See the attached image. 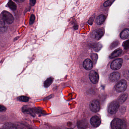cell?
<instances>
[{"instance_id":"6da1fadb","label":"cell","mask_w":129,"mask_h":129,"mask_svg":"<svg viewBox=\"0 0 129 129\" xmlns=\"http://www.w3.org/2000/svg\"><path fill=\"white\" fill-rule=\"evenodd\" d=\"M1 18L6 23L11 24L14 21V18L11 13L7 11H4L1 14Z\"/></svg>"},{"instance_id":"7a4b0ae2","label":"cell","mask_w":129,"mask_h":129,"mask_svg":"<svg viewBox=\"0 0 129 129\" xmlns=\"http://www.w3.org/2000/svg\"><path fill=\"white\" fill-rule=\"evenodd\" d=\"M105 30L103 28H99L94 30L91 34V36L93 38L99 40L104 35Z\"/></svg>"},{"instance_id":"3957f363","label":"cell","mask_w":129,"mask_h":129,"mask_svg":"<svg viewBox=\"0 0 129 129\" xmlns=\"http://www.w3.org/2000/svg\"><path fill=\"white\" fill-rule=\"evenodd\" d=\"M127 87V83L125 80H121L118 82L115 86L116 91L118 92H123L125 91Z\"/></svg>"},{"instance_id":"277c9868","label":"cell","mask_w":129,"mask_h":129,"mask_svg":"<svg viewBox=\"0 0 129 129\" xmlns=\"http://www.w3.org/2000/svg\"><path fill=\"white\" fill-rule=\"evenodd\" d=\"M120 106V103L118 101H113L109 105L108 108L109 112L112 114H115Z\"/></svg>"},{"instance_id":"5b68a950","label":"cell","mask_w":129,"mask_h":129,"mask_svg":"<svg viewBox=\"0 0 129 129\" xmlns=\"http://www.w3.org/2000/svg\"><path fill=\"white\" fill-rule=\"evenodd\" d=\"M89 108L92 111L95 112H98L100 108L99 101L97 100H94L91 101L90 103Z\"/></svg>"},{"instance_id":"8992f818","label":"cell","mask_w":129,"mask_h":129,"mask_svg":"<svg viewBox=\"0 0 129 129\" xmlns=\"http://www.w3.org/2000/svg\"><path fill=\"white\" fill-rule=\"evenodd\" d=\"M111 125L112 129H122L123 126V122L121 119L117 118H115L112 121Z\"/></svg>"},{"instance_id":"52a82bcc","label":"cell","mask_w":129,"mask_h":129,"mask_svg":"<svg viewBox=\"0 0 129 129\" xmlns=\"http://www.w3.org/2000/svg\"><path fill=\"white\" fill-rule=\"evenodd\" d=\"M122 58H118L115 59L112 62L111 68L113 70H117L121 68L123 63Z\"/></svg>"},{"instance_id":"ba28073f","label":"cell","mask_w":129,"mask_h":129,"mask_svg":"<svg viewBox=\"0 0 129 129\" xmlns=\"http://www.w3.org/2000/svg\"><path fill=\"white\" fill-rule=\"evenodd\" d=\"M90 80L93 84L97 83L99 80V75L98 73L95 71H92L89 75Z\"/></svg>"},{"instance_id":"9c48e42d","label":"cell","mask_w":129,"mask_h":129,"mask_svg":"<svg viewBox=\"0 0 129 129\" xmlns=\"http://www.w3.org/2000/svg\"><path fill=\"white\" fill-rule=\"evenodd\" d=\"M90 122L92 126L95 127H97L100 125L101 124V120L98 116H94L91 118Z\"/></svg>"},{"instance_id":"30bf717a","label":"cell","mask_w":129,"mask_h":129,"mask_svg":"<svg viewBox=\"0 0 129 129\" xmlns=\"http://www.w3.org/2000/svg\"><path fill=\"white\" fill-rule=\"evenodd\" d=\"M84 68L86 70H91L93 68V62L89 59H87L84 60L83 64Z\"/></svg>"},{"instance_id":"8fae6325","label":"cell","mask_w":129,"mask_h":129,"mask_svg":"<svg viewBox=\"0 0 129 129\" xmlns=\"http://www.w3.org/2000/svg\"><path fill=\"white\" fill-rule=\"evenodd\" d=\"M120 77V74L119 72H114L112 73L110 75V80L112 82H116L119 80Z\"/></svg>"},{"instance_id":"7c38bea8","label":"cell","mask_w":129,"mask_h":129,"mask_svg":"<svg viewBox=\"0 0 129 129\" xmlns=\"http://www.w3.org/2000/svg\"><path fill=\"white\" fill-rule=\"evenodd\" d=\"M120 37L123 40L128 39L129 37V30L128 28H126L123 30L120 34Z\"/></svg>"},{"instance_id":"4fadbf2b","label":"cell","mask_w":129,"mask_h":129,"mask_svg":"<svg viewBox=\"0 0 129 129\" xmlns=\"http://www.w3.org/2000/svg\"><path fill=\"white\" fill-rule=\"evenodd\" d=\"M122 50L121 49H118L115 50L109 56V58L111 59L114 58L119 56L122 53Z\"/></svg>"},{"instance_id":"5bb4252c","label":"cell","mask_w":129,"mask_h":129,"mask_svg":"<svg viewBox=\"0 0 129 129\" xmlns=\"http://www.w3.org/2000/svg\"><path fill=\"white\" fill-rule=\"evenodd\" d=\"M106 19V16L104 15H101L96 18V23L98 25L102 24L104 23Z\"/></svg>"},{"instance_id":"9a60e30c","label":"cell","mask_w":129,"mask_h":129,"mask_svg":"<svg viewBox=\"0 0 129 129\" xmlns=\"http://www.w3.org/2000/svg\"><path fill=\"white\" fill-rule=\"evenodd\" d=\"M128 95L127 93H124L121 95L118 99V102L120 104H122L127 99Z\"/></svg>"},{"instance_id":"2e32d148","label":"cell","mask_w":129,"mask_h":129,"mask_svg":"<svg viewBox=\"0 0 129 129\" xmlns=\"http://www.w3.org/2000/svg\"><path fill=\"white\" fill-rule=\"evenodd\" d=\"M7 27L6 25V22L2 18L0 19V30L5 31L7 30Z\"/></svg>"},{"instance_id":"e0dca14e","label":"cell","mask_w":129,"mask_h":129,"mask_svg":"<svg viewBox=\"0 0 129 129\" xmlns=\"http://www.w3.org/2000/svg\"><path fill=\"white\" fill-rule=\"evenodd\" d=\"M93 49L96 52L99 51L102 48V45L100 43L93 44L91 46Z\"/></svg>"},{"instance_id":"ac0fdd59","label":"cell","mask_w":129,"mask_h":129,"mask_svg":"<svg viewBox=\"0 0 129 129\" xmlns=\"http://www.w3.org/2000/svg\"><path fill=\"white\" fill-rule=\"evenodd\" d=\"M53 78L52 77L49 78L47 79L44 83V87H49L53 83Z\"/></svg>"},{"instance_id":"d6986e66","label":"cell","mask_w":129,"mask_h":129,"mask_svg":"<svg viewBox=\"0 0 129 129\" xmlns=\"http://www.w3.org/2000/svg\"><path fill=\"white\" fill-rule=\"evenodd\" d=\"M8 6L10 9L12 10H15L17 8L16 4L12 1H10L8 4Z\"/></svg>"},{"instance_id":"ffe728a7","label":"cell","mask_w":129,"mask_h":129,"mask_svg":"<svg viewBox=\"0 0 129 129\" xmlns=\"http://www.w3.org/2000/svg\"><path fill=\"white\" fill-rule=\"evenodd\" d=\"M18 100L21 102H27L29 100V98L27 96H21L18 98Z\"/></svg>"},{"instance_id":"44dd1931","label":"cell","mask_w":129,"mask_h":129,"mask_svg":"<svg viewBox=\"0 0 129 129\" xmlns=\"http://www.w3.org/2000/svg\"><path fill=\"white\" fill-rule=\"evenodd\" d=\"M4 128H16L17 127L13 124L11 123H7L4 125Z\"/></svg>"},{"instance_id":"7402d4cb","label":"cell","mask_w":129,"mask_h":129,"mask_svg":"<svg viewBox=\"0 0 129 129\" xmlns=\"http://www.w3.org/2000/svg\"><path fill=\"white\" fill-rule=\"evenodd\" d=\"M119 41H114L110 45L109 48H110V49H112L114 48H115V47H117L119 45Z\"/></svg>"},{"instance_id":"603a6c76","label":"cell","mask_w":129,"mask_h":129,"mask_svg":"<svg viewBox=\"0 0 129 129\" xmlns=\"http://www.w3.org/2000/svg\"><path fill=\"white\" fill-rule=\"evenodd\" d=\"M115 0H107V1H106L103 4V6L105 7H108L109 6L112 4L114 2Z\"/></svg>"},{"instance_id":"cb8c5ba5","label":"cell","mask_w":129,"mask_h":129,"mask_svg":"<svg viewBox=\"0 0 129 129\" xmlns=\"http://www.w3.org/2000/svg\"><path fill=\"white\" fill-rule=\"evenodd\" d=\"M91 58L93 62L95 64L98 59V55L96 53H92L91 55Z\"/></svg>"},{"instance_id":"d4e9b609","label":"cell","mask_w":129,"mask_h":129,"mask_svg":"<svg viewBox=\"0 0 129 129\" xmlns=\"http://www.w3.org/2000/svg\"><path fill=\"white\" fill-rule=\"evenodd\" d=\"M129 40L126 41H124L123 44V46L125 49H127L129 48Z\"/></svg>"},{"instance_id":"484cf974","label":"cell","mask_w":129,"mask_h":129,"mask_svg":"<svg viewBox=\"0 0 129 129\" xmlns=\"http://www.w3.org/2000/svg\"><path fill=\"white\" fill-rule=\"evenodd\" d=\"M35 20V17L34 15H32L31 16L30 19V24L32 25L34 24Z\"/></svg>"},{"instance_id":"4316f807","label":"cell","mask_w":129,"mask_h":129,"mask_svg":"<svg viewBox=\"0 0 129 129\" xmlns=\"http://www.w3.org/2000/svg\"><path fill=\"white\" fill-rule=\"evenodd\" d=\"M94 17H93V16H92L89 19V21H88V23L90 25H92L93 23V21H94Z\"/></svg>"},{"instance_id":"83f0119b","label":"cell","mask_w":129,"mask_h":129,"mask_svg":"<svg viewBox=\"0 0 129 129\" xmlns=\"http://www.w3.org/2000/svg\"><path fill=\"white\" fill-rule=\"evenodd\" d=\"M7 109L5 106H3L0 105V112L5 111Z\"/></svg>"},{"instance_id":"f1b7e54d","label":"cell","mask_w":129,"mask_h":129,"mask_svg":"<svg viewBox=\"0 0 129 129\" xmlns=\"http://www.w3.org/2000/svg\"><path fill=\"white\" fill-rule=\"evenodd\" d=\"M36 3V0H30V4L31 6H35Z\"/></svg>"},{"instance_id":"f546056e","label":"cell","mask_w":129,"mask_h":129,"mask_svg":"<svg viewBox=\"0 0 129 129\" xmlns=\"http://www.w3.org/2000/svg\"><path fill=\"white\" fill-rule=\"evenodd\" d=\"M16 2H18V3H22L24 2L25 0H14Z\"/></svg>"},{"instance_id":"4dcf8cb0","label":"cell","mask_w":129,"mask_h":129,"mask_svg":"<svg viewBox=\"0 0 129 129\" xmlns=\"http://www.w3.org/2000/svg\"><path fill=\"white\" fill-rule=\"evenodd\" d=\"M74 28L75 30H77V29L78 28V25H75L74 26Z\"/></svg>"}]
</instances>
